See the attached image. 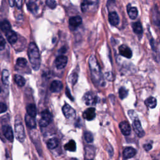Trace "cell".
Returning <instances> with one entry per match:
<instances>
[{
    "instance_id": "2",
    "label": "cell",
    "mask_w": 160,
    "mask_h": 160,
    "mask_svg": "<svg viewBox=\"0 0 160 160\" xmlns=\"http://www.w3.org/2000/svg\"><path fill=\"white\" fill-rule=\"evenodd\" d=\"M28 55L32 68L36 71L38 70L41 64V60L38 48L35 43H30L28 46Z\"/></svg>"
},
{
    "instance_id": "3",
    "label": "cell",
    "mask_w": 160,
    "mask_h": 160,
    "mask_svg": "<svg viewBox=\"0 0 160 160\" xmlns=\"http://www.w3.org/2000/svg\"><path fill=\"white\" fill-rule=\"evenodd\" d=\"M15 131L17 140H18V141L20 142H23L25 139V129L21 121V118L19 115H17L16 116L15 123Z\"/></svg>"
},
{
    "instance_id": "20",
    "label": "cell",
    "mask_w": 160,
    "mask_h": 160,
    "mask_svg": "<svg viewBox=\"0 0 160 160\" xmlns=\"http://www.w3.org/2000/svg\"><path fill=\"white\" fill-rule=\"evenodd\" d=\"M25 122H26L27 127H28L30 128H32V129L35 128L36 127V123L35 118L31 117L28 115L25 116Z\"/></svg>"
},
{
    "instance_id": "32",
    "label": "cell",
    "mask_w": 160,
    "mask_h": 160,
    "mask_svg": "<svg viewBox=\"0 0 160 160\" xmlns=\"http://www.w3.org/2000/svg\"><path fill=\"white\" fill-rule=\"evenodd\" d=\"M84 140L87 143H92L93 141V136L90 132H86L84 133Z\"/></svg>"
},
{
    "instance_id": "39",
    "label": "cell",
    "mask_w": 160,
    "mask_h": 160,
    "mask_svg": "<svg viewBox=\"0 0 160 160\" xmlns=\"http://www.w3.org/2000/svg\"><path fill=\"white\" fill-rule=\"evenodd\" d=\"M66 95H68V96L70 98H71L72 100H73V97L71 96V93H70V91H69V89H68V88H66Z\"/></svg>"
},
{
    "instance_id": "15",
    "label": "cell",
    "mask_w": 160,
    "mask_h": 160,
    "mask_svg": "<svg viewBox=\"0 0 160 160\" xmlns=\"http://www.w3.org/2000/svg\"><path fill=\"white\" fill-rule=\"evenodd\" d=\"M108 20L110 24L113 26H116L119 23V16L115 11H111L108 15Z\"/></svg>"
},
{
    "instance_id": "24",
    "label": "cell",
    "mask_w": 160,
    "mask_h": 160,
    "mask_svg": "<svg viewBox=\"0 0 160 160\" xmlns=\"http://www.w3.org/2000/svg\"><path fill=\"white\" fill-rule=\"evenodd\" d=\"M65 149L67 151L74 152L76 151V143L74 140H70L69 142L65 145Z\"/></svg>"
},
{
    "instance_id": "43",
    "label": "cell",
    "mask_w": 160,
    "mask_h": 160,
    "mask_svg": "<svg viewBox=\"0 0 160 160\" xmlns=\"http://www.w3.org/2000/svg\"><path fill=\"white\" fill-rule=\"evenodd\" d=\"M89 160H92V159H89Z\"/></svg>"
},
{
    "instance_id": "7",
    "label": "cell",
    "mask_w": 160,
    "mask_h": 160,
    "mask_svg": "<svg viewBox=\"0 0 160 160\" xmlns=\"http://www.w3.org/2000/svg\"><path fill=\"white\" fill-rule=\"evenodd\" d=\"M133 127L135 133H136L137 135H138V136L140 137V138H142V137H143L145 136V133L141 127L138 118L136 119L133 121Z\"/></svg>"
},
{
    "instance_id": "41",
    "label": "cell",
    "mask_w": 160,
    "mask_h": 160,
    "mask_svg": "<svg viewBox=\"0 0 160 160\" xmlns=\"http://www.w3.org/2000/svg\"><path fill=\"white\" fill-rule=\"evenodd\" d=\"M70 160H78V159H76V158H72V159H71Z\"/></svg>"
},
{
    "instance_id": "42",
    "label": "cell",
    "mask_w": 160,
    "mask_h": 160,
    "mask_svg": "<svg viewBox=\"0 0 160 160\" xmlns=\"http://www.w3.org/2000/svg\"><path fill=\"white\" fill-rule=\"evenodd\" d=\"M1 92V88H0V93Z\"/></svg>"
},
{
    "instance_id": "36",
    "label": "cell",
    "mask_w": 160,
    "mask_h": 160,
    "mask_svg": "<svg viewBox=\"0 0 160 160\" xmlns=\"http://www.w3.org/2000/svg\"><path fill=\"white\" fill-rule=\"evenodd\" d=\"M7 110V106L3 103L0 102V114L3 113Z\"/></svg>"
},
{
    "instance_id": "21",
    "label": "cell",
    "mask_w": 160,
    "mask_h": 160,
    "mask_svg": "<svg viewBox=\"0 0 160 160\" xmlns=\"http://www.w3.org/2000/svg\"><path fill=\"white\" fill-rule=\"evenodd\" d=\"M0 29L6 33L9 31L11 29V26L9 22L7 20L1 21L0 22Z\"/></svg>"
},
{
    "instance_id": "18",
    "label": "cell",
    "mask_w": 160,
    "mask_h": 160,
    "mask_svg": "<svg viewBox=\"0 0 160 160\" xmlns=\"http://www.w3.org/2000/svg\"><path fill=\"white\" fill-rule=\"evenodd\" d=\"M6 34H7V38L8 41L11 44H15L18 40V36H17V34L15 31L10 30Z\"/></svg>"
},
{
    "instance_id": "30",
    "label": "cell",
    "mask_w": 160,
    "mask_h": 160,
    "mask_svg": "<svg viewBox=\"0 0 160 160\" xmlns=\"http://www.w3.org/2000/svg\"><path fill=\"white\" fill-rule=\"evenodd\" d=\"M128 95V90L126 89L124 87H121L119 90V98L121 99H124L126 97H127Z\"/></svg>"
},
{
    "instance_id": "37",
    "label": "cell",
    "mask_w": 160,
    "mask_h": 160,
    "mask_svg": "<svg viewBox=\"0 0 160 160\" xmlns=\"http://www.w3.org/2000/svg\"><path fill=\"white\" fill-rule=\"evenodd\" d=\"M152 148V145L151 144H146L144 145V148L146 151H150Z\"/></svg>"
},
{
    "instance_id": "11",
    "label": "cell",
    "mask_w": 160,
    "mask_h": 160,
    "mask_svg": "<svg viewBox=\"0 0 160 160\" xmlns=\"http://www.w3.org/2000/svg\"><path fill=\"white\" fill-rule=\"evenodd\" d=\"M119 51L120 55L125 57V58L129 59L132 57V51H131V49L128 47H127V45H121V47L119 48Z\"/></svg>"
},
{
    "instance_id": "17",
    "label": "cell",
    "mask_w": 160,
    "mask_h": 160,
    "mask_svg": "<svg viewBox=\"0 0 160 160\" xmlns=\"http://www.w3.org/2000/svg\"><path fill=\"white\" fill-rule=\"evenodd\" d=\"M127 11L128 14L129 15V17L132 20H135L137 18L138 15V9L136 7H133L131 6V4H129L127 7Z\"/></svg>"
},
{
    "instance_id": "5",
    "label": "cell",
    "mask_w": 160,
    "mask_h": 160,
    "mask_svg": "<svg viewBox=\"0 0 160 160\" xmlns=\"http://www.w3.org/2000/svg\"><path fill=\"white\" fill-rule=\"evenodd\" d=\"M83 100L87 105H93L98 101V97L92 92H88L84 95Z\"/></svg>"
},
{
    "instance_id": "23",
    "label": "cell",
    "mask_w": 160,
    "mask_h": 160,
    "mask_svg": "<svg viewBox=\"0 0 160 160\" xmlns=\"http://www.w3.org/2000/svg\"><path fill=\"white\" fill-rule=\"evenodd\" d=\"M145 105L150 108H155L157 105V101L156 98H153V97H150L146 100L145 102Z\"/></svg>"
},
{
    "instance_id": "28",
    "label": "cell",
    "mask_w": 160,
    "mask_h": 160,
    "mask_svg": "<svg viewBox=\"0 0 160 160\" xmlns=\"http://www.w3.org/2000/svg\"><path fill=\"white\" fill-rule=\"evenodd\" d=\"M9 72L7 70H4L2 73V81L4 85H8L9 84Z\"/></svg>"
},
{
    "instance_id": "13",
    "label": "cell",
    "mask_w": 160,
    "mask_h": 160,
    "mask_svg": "<svg viewBox=\"0 0 160 160\" xmlns=\"http://www.w3.org/2000/svg\"><path fill=\"white\" fill-rule=\"evenodd\" d=\"M96 116L95 109L94 108H89L85 111H84L83 114V117L88 121H91L95 119Z\"/></svg>"
},
{
    "instance_id": "31",
    "label": "cell",
    "mask_w": 160,
    "mask_h": 160,
    "mask_svg": "<svg viewBox=\"0 0 160 160\" xmlns=\"http://www.w3.org/2000/svg\"><path fill=\"white\" fill-rule=\"evenodd\" d=\"M16 65L20 67H25L27 65V61L25 58H20L16 61Z\"/></svg>"
},
{
    "instance_id": "26",
    "label": "cell",
    "mask_w": 160,
    "mask_h": 160,
    "mask_svg": "<svg viewBox=\"0 0 160 160\" xmlns=\"http://www.w3.org/2000/svg\"><path fill=\"white\" fill-rule=\"evenodd\" d=\"M27 8L30 11H31L32 13L34 14L36 13L38 9V7L36 3H35V1H30L27 3Z\"/></svg>"
},
{
    "instance_id": "40",
    "label": "cell",
    "mask_w": 160,
    "mask_h": 160,
    "mask_svg": "<svg viewBox=\"0 0 160 160\" xmlns=\"http://www.w3.org/2000/svg\"><path fill=\"white\" fill-rule=\"evenodd\" d=\"M9 3L10 4V6L11 7H14V5H15V1H9Z\"/></svg>"
},
{
    "instance_id": "16",
    "label": "cell",
    "mask_w": 160,
    "mask_h": 160,
    "mask_svg": "<svg viewBox=\"0 0 160 160\" xmlns=\"http://www.w3.org/2000/svg\"><path fill=\"white\" fill-rule=\"evenodd\" d=\"M136 154V151L135 149H134L133 148L127 147L124 150L123 155V157L125 159H129L135 156Z\"/></svg>"
},
{
    "instance_id": "1",
    "label": "cell",
    "mask_w": 160,
    "mask_h": 160,
    "mask_svg": "<svg viewBox=\"0 0 160 160\" xmlns=\"http://www.w3.org/2000/svg\"><path fill=\"white\" fill-rule=\"evenodd\" d=\"M89 65L91 77L95 83L101 85L104 83L101 69L96 59L94 56H91L89 60Z\"/></svg>"
},
{
    "instance_id": "29",
    "label": "cell",
    "mask_w": 160,
    "mask_h": 160,
    "mask_svg": "<svg viewBox=\"0 0 160 160\" xmlns=\"http://www.w3.org/2000/svg\"><path fill=\"white\" fill-rule=\"evenodd\" d=\"M78 79V74L76 73H75V72L71 73L70 75V77H69L70 82L73 85H75L77 83Z\"/></svg>"
},
{
    "instance_id": "10",
    "label": "cell",
    "mask_w": 160,
    "mask_h": 160,
    "mask_svg": "<svg viewBox=\"0 0 160 160\" xmlns=\"http://www.w3.org/2000/svg\"><path fill=\"white\" fill-rule=\"evenodd\" d=\"M82 23V18L79 16H73L69 20L70 27L71 30L76 29V28L79 26Z\"/></svg>"
},
{
    "instance_id": "38",
    "label": "cell",
    "mask_w": 160,
    "mask_h": 160,
    "mask_svg": "<svg viewBox=\"0 0 160 160\" xmlns=\"http://www.w3.org/2000/svg\"><path fill=\"white\" fill-rule=\"evenodd\" d=\"M15 3L16 4V7H18V8H21L22 7V3L23 1H15Z\"/></svg>"
},
{
    "instance_id": "22",
    "label": "cell",
    "mask_w": 160,
    "mask_h": 160,
    "mask_svg": "<svg viewBox=\"0 0 160 160\" xmlns=\"http://www.w3.org/2000/svg\"><path fill=\"white\" fill-rule=\"evenodd\" d=\"M133 30L135 33L138 35H142L143 34V27L140 22H135L132 24Z\"/></svg>"
},
{
    "instance_id": "25",
    "label": "cell",
    "mask_w": 160,
    "mask_h": 160,
    "mask_svg": "<svg viewBox=\"0 0 160 160\" xmlns=\"http://www.w3.org/2000/svg\"><path fill=\"white\" fill-rule=\"evenodd\" d=\"M59 145V141L57 138H51L47 142V146L49 149L53 150L56 148Z\"/></svg>"
},
{
    "instance_id": "27",
    "label": "cell",
    "mask_w": 160,
    "mask_h": 160,
    "mask_svg": "<svg viewBox=\"0 0 160 160\" xmlns=\"http://www.w3.org/2000/svg\"><path fill=\"white\" fill-rule=\"evenodd\" d=\"M14 79H15V83H16L17 85L19 86V87H23V86L25 84L26 81H25V78L23 76L16 75L15 76Z\"/></svg>"
},
{
    "instance_id": "14",
    "label": "cell",
    "mask_w": 160,
    "mask_h": 160,
    "mask_svg": "<svg viewBox=\"0 0 160 160\" xmlns=\"http://www.w3.org/2000/svg\"><path fill=\"white\" fill-rule=\"evenodd\" d=\"M119 128L124 136H128L131 133V127L127 121H121L119 123Z\"/></svg>"
},
{
    "instance_id": "6",
    "label": "cell",
    "mask_w": 160,
    "mask_h": 160,
    "mask_svg": "<svg viewBox=\"0 0 160 160\" xmlns=\"http://www.w3.org/2000/svg\"><path fill=\"white\" fill-rule=\"evenodd\" d=\"M63 113L67 119H72L75 118L76 116V111L73 108L70 106L69 105L66 104L63 107Z\"/></svg>"
},
{
    "instance_id": "34",
    "label": "cell",
    "mask_w": 160,
    "mask_h": 160,
    "mask_svg": "<svg viewBox=\"0 0 160 160\" xmlns=\"http://www.w3.org/2000/svg\"><path fill=\"white\" fill-rule=\"evenodd\" d=\"M128 115L129 118H131V119H132L133 121L136 119H138V116H137L136 113L133 110H129L128 111Z\"/></svg>"
},
{
    "instance_id": "9",
    "label": "cell",
    "mask_w": 160,
    "mask_h": 160,
    "mask_svg": "<svg viewBox=\"0 0 160 160\" xmlns=\"http://www.w3.org/2000/svg\"><path fill=\"white\" fill-rule=\"evenodd\" d=\"M2 129L5 138L10 142H13L14 139V135L13 129L11 128V127H9V125H4L2 128Z\"/></svg>"
},
{
    "instance_id": "33",
    "label": "cell",
    "mask_w": 160,
    "mask_h": 160,
    "mask_svg": "<svg viewBox=\"0 0 160 160\" xmlns=\"http://www.w3.org/2000/svg\"><path fill=\"white\" fill-rule=\"evenodd\" d=\"M46 3L48 5V7L51 9H54L56 7V2L54 0H47Z\"/></svg>"
},
{
    "instance_id": "12",
    "label": "cell",
    "mask_w": 160,
    "mask_h": 160,
    "mask_svg": "<svg viewBox=\"0 0 160 160\" xmlns=\"http://www.w3.org/2000/svg\"><path fill=\"white\" fill-rule=\"evenodd\" d=\"M63 88V83L59 81V80H55L52 83H51L49 89L53 93H59L62 90Z\"/></svg>"
},
{
    "instance_id": "35",
    "label": "cell",
    "mask_w": 160,
    "mask_h": 160,
    "mask_svg": "<svg viewBox=\"0 0 160 160\" xmlns=\"http://www.w3.org/2000/svg\"><path fill=\"white\" fill-rule=\"evenodd\" d=\"M5 46H6V41L1 36H0V51L3 50L5 48Z\"/></svg>"
},
{
    "instance_id": "4",
    "label": "cell",
    "mask_w": 160,
    "mask_h": 160,
    "mask_svg": "<svg viewBox=\"0 0 160 160\" xmlns=\"http://www.w3.org/2000/svg\"><path fill=\"white\" fill-rule=\"evenodd\" d=\"M52 120V116L48 110H44L41 113V119H39V125L41 127H46L49 125Z\"/></svg>"
},
{
    "instance_id": "19",
    "label": "cell",
    "mask_w": 160,
    "mask_h": 160,
    "mask_svg": "<svg viewBox=\"0 0 160 160\" xmlns=\"http://www.w3.org/2000/svg\"><path fill=\"white\" fill-rule=\"evenodd\" d=\"M26 111L27 115L31 117L35 118L36 116V108L34 104H30L26 106Z\"/></svg>"
},
{
    "instance_id": "8",
    "label": "cell",
    "mask_w": 160,
    "mask_h": 160,
    "mask_svg": "<svg viewBox=\"0 0 160 160\" xmlns=\"http://www.w3.org/2000/svg\"><path fill=\"white\" fill-rule=\"evenodd\" d=\"M68 63V58L65 56L61 55L56 58L55 60V65L57 69L62 70L66 66Z\"/></svg>"
}]
</instances>
